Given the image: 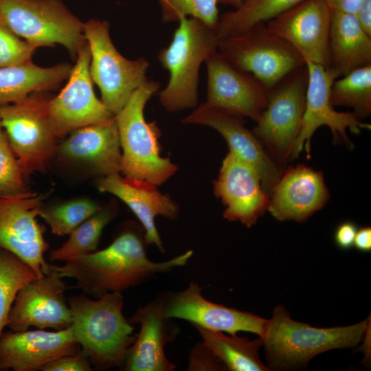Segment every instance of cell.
Instances as JSON below:
<instances>
[{"instance_id":"cell-39","label":"cell","mask_w":371,"mask_h":371,"mask_svg":"<svg viewBox=\"0 0 371 371\" xmlns=\"http://www.w3.org/2000/svg\"><path fill=\"white\" fill-rule=\"evenodd\" d=\"M353 14L363 30L371 36V0H364Z\"/></svg>"},{"instance_id":"cell-31","label":"cell","mask_w":371,"mask_h":371,"mask_svg":"<svg viewBox=\"0 0 371 371\" xmlns=\"http://www.w3.org/2000/svg\"><path fill=\"white\" fill-rule=\"evenodd\" d=\"M36 278L29 265L13 254L0 249V336L17 293Z\"/></svg>"},{"instance_id":"cell-2","label":"cell","mask_w":371,"mask_h":371,"mask_svg":"<svg viewBox=\"0 0 371 371\" xmlns=\"http://www.w3.org/2000/svg\"><path fill=\"white\" fill-rule=\"evenodd\" d=\"M67 303L74 336L92 367L123 368L136 336L123 315L122 293H106L98 298L71 295Z\"/></svg>"},{"instance_id":"cell-13","label":"cell","mask_w":371,"mask_h":371,"mask_svg":"<svg viewBox=\"0 0 371 371\" xmlns=\"http://www.w3.org/2000/svg\"><path fill=\"white\" fill-rule=\"evenodd\" d=\"M49 264L44 274L23 286L9 313L6 327L14 331L30 327L61 330L71 324V314L65 298L69 289Z\"/></svg>"},{"instance_id":"cell-36","label":"cell","mask_w":371,"mask_h":371,"mask_svg":"<svg viewBox=\"0 0 371 371\" xmlns=\"http://www.w3.org/2000/svg\"><path fill=\"white\" fill-rule=\"evenodd\" d=\"M227 367L203 341L197 343L189 355L188 371L226 370Z\"/></svg>"},{"instance_id":"cell-7","label":"cell","mask_w":371,"mask_h":371,"mask_svg":"<svg viewBox=\"0 0 371 371\" xmlns=\"http://www.w3.org/2000/svg\"><path fill=\"white\" fill-rule=\"evenodd\" d=\"M0 18L35 48L60 44L76 58L87 42L83 23L61 0H0Z\"/></svg>"},{"instance_id":"cell-16","label":"cell","mask_w":371,"mask_h":371,"mask_svg":"<svg viewBox=\"0 0 371 371\" xmlns=\"http://www.w3.org/2000/svg\"><path fill=\"white\" fill-rule=\"evenodd\" d=\"M206 103L258 121L268 89L253 74L232 64L218 51L205 60Z\"/></svg>"},{"instance_id":"cell-22","label":"cell","mask_w":371,"mask_h":371,"mask_svg":"<svg viewBox=\"0 0 371 371\" xmlns=\"http://www.w3.org/2000/svg\"><path fill=\"white\" fill-rule=\"evenodd\" d=\"M267 210L279 221L302 222L329 199L323 174L304 165L291 167L272 188Z\"/></svg>"},{"instance_id":"cell-18","label":"cell","mask_w":371,"mask_h":371,"mask_svg":"<svg viewBox=\"0 0 371 371\" xmlns=\"http://www.w3.org/2000/svg\"><path fill=\"white\" fill-rule=\"evenodd\" d=\"M182 122L207 126L219 132L229 151L256 170L263 188L269 195L282 173L259 139L245 127L244 117L204 102L185 117Z\"/></svg>"},{"instance_id":"cell-14","label":"cell","mask_w":371,"mask_h":371,"mask_svg":"<svg viewBox=\"0 0 371 371\" xmlns=\"http://www.w3.org/2000/svg\"><path fill=\"white\" fill-rule=\"evenodd\" d=\"M90 61V49L86 42L78 52L66 85L48 101V115L58 137L114 117L95 95Z\"/></svg>"},{"instance_id":"cell-37","label":"cell","mask_w":371,"mask_h":371,"mask_svg":"<svg viewBox=\"0 0 371 371\" xmlns=\"http://www.w3.org/2000/svg\"><path fill=\"white\" fill-rule=\"evenodd\" d=\"M42 371H91L93 367L80 348L75 354L62 356L47 364Z\"/></svg>"},{"instance_id":"cell-20","label":"cell","mask_w":371,"mask_h":371,"mask_svg":"<svg viewBox=\"0 0 371 371\" xmlns=\"http://www.w3.org/2000/svg\"><path fill=\"white\" fill-rule=\"evenodd\" d=\"M71 326L61 330H8L0 336V371H37L80 350Z\"/></svg>"},{"instance_id":"cell-41","label":"cell","mask_w":371,"mask_h":371,"mask_svg":"<svg viewBox=\"0 0 371 371\" xmlns=\"http://www.w3.org/2000/svg\"><path fill=\"white\" fill-rule=\"evenodd\" d=\"M353 245L357 249L363 252L371 250V228L366 226L357 229Z\"/></svg>"},{"instance_id":"cell-4","label":"cell","mask_w":371,"mask_h":371,"mask_svg":"<svg viewBox=\"0 0 371 371\" xmlns=\"http://www.w3.org/2000/svg\"><path fill=\"white\" fill-rule=\"evenodd\" d=\"M179 22L170 44L158 54L170 75L159 100L170 112L196 106L200 66L217 51L219 38L214 29L197 19L187 16Z\"/></svg>"},{"instance_id":"cell-34","label":"cell","mask_w":371,"mask_h":371,"mask_svg":"<svg viewBox=\"0 0 371 371\" xmlns=\"http://www.w3.org/2000/svg\"><path fill=\"white\" fill-rule=\"evenodd\" d=\"M24 175L4 131H0V194L25 190Z\"/></svg>"},{"instance_id":"cell-5","label":"cell","mask_w":371,"mask_h":371,"mask_svg":"<svg viewBox=\"0 0 371 371\" xmlns=\"http://www.w3.org/2000/svg\"><path fill=\"white\" fill-rule=\"evenodd\" d=\"M368 320L348 326L315 328L294 321L282 306H276L263 337L270 361L278 366L308 362L318 354L357 346L366 335Z\"/></svg>"},{"instance_id":"cell-30","label":"cell","mask_w":371,"mask_h":371,"mask_svg":"<svg viewBox=\"0 0 371 371\" xmlns=\"http://www.w3.org/2000/svg\"><path fill=\"white\" fill-rule=\"evenodd\" d=\"M330 100L334 106L353 109L359 118L371 114V65L355 69L336 78L330 88Z\"/></svg>"},{"instance_id":"cell-8","label":"cell","mask_w":371,"mask_h":371,"mask_svg":"<svg viewBox=\"0 0 371 371\" xmlns=\"http://www.w3.org/2000/svg\"><path fill=\"white\" fill-rule=\"evenodd\" d=\"M83 34L90 49L91 78L100 90L101 101L115 115L148 80L149 63L144 58L124 57L111 39L106 21L90 19L83 23Z\"/></svg>"},{"instance_id":"cell-32","label":"cell","mask_w":371,"mask_h":371,"mask_svg":"<svg viewBox=\"0 0 371 371\" xmlns=\"http://www.w3.org/2000/svg\"><path fill=\"white\" fill-rule=\"evenodd\" d=\"M101 209L102 207L91 199L78 197L47 207L43 206L39 216L53 234L65 236Z\"/></svg>"},{"instance_id":"cell-23","label":"cell","mask_w":371,"mask_h":371,"mask_svg":"<svg viewBox=\"0 0 371 371\" xmlns=\"http://www.w3.org/2000/svg\"><path fill=\"white\" fill-rule=\"evenodd\" d=\"M56 154L65 161L87 167L100 177L119 173L122 151L115 115L71 131L57 147Z\"/></svg>"},{"instance_id":"cell-40","label":"cell","mask_w":371,"mask_h":371,"mask_svg":"<svg viewBox=\"0 0 371 371\" xmlns=\"http://www.w3.org/2000/svg\"><path fill=\"white\" fill-rule=\"evenodd\" d=\"M333 11L355 14L364 0H322Z\"/></svg>"},{"instance_id":"cell-28","label":"cell","mask_w":371,"mask_h":371,"mask_svg":"<svg viewBox=\"0 0 371 371\" xmlns=\"http://www.w3.org/2000/svg\"><path fill=\"white\" fill-rule=\"evenodd\" d=\"M303 0H242L234 10L219 16L215 28L218 38L241 33L266 23Z\"/></svg>"},{"instance_id":"cell-24","label":"cell","mask_w":371,"mask_h":371,"mask_svg":"<svg viewBox=\"0 0 371 371\" xmlns=\"http://www.w3.org/2000/svg\"><path fill=\"white\" fill-rule=\"evenodd\" d=\"M96 186L100 192L113 194L126 203L140 221L147 244L155 245L161 253L165 251L155 218L157 216L171 220L177 217L179 206L170 196L149 181L119 173L100 177Z\"/></svg>"},{"instance_id":"cell-1","label":"cell","mask_w":371,"mask_h":371,"mask_svg":"<svg viewBox=\"0 0 371 371\" xmlns=\"http://www.w3.org/2000/svg\"><path fill=\"white\" fill-rule=\"evenodd\" d=\"M144 232L129 227L121 232L106 248L65 262L50 265L63 278H74L76 288L93 298L137 286L158 273L186 265L193 255L189 250L164 262H153L146 254Z\"/></svg>"},{"instance_id":"cell-15","label":"cell","mask_w":371,"mask_h":371,"mask_svg":"<svg viewBox=\"0 0 371 371\" xmlns=\"http://www.w3.org/2000/svg\"><path fill=\"white\" fill-rule=\"evenodd\" d=\"M332 12L322 0H303L265 23L294 48L305 63L328 68Z\"/></svg>"},{"instance_id":"cell-12","label":"cell","mask_w":371,"mask_h":371,"mask_svg":"<svg viewBox=\"0 0 371 371\" xmlns=\"http://www.w3.org/2000/svg\"><path fill=\"white\" fill-rule=\"evenodd\" d=\"M305 63L308 70L305 109L290 159L297 157L304 148L309 155L311 139L322 126L330 129L334 142H344L350 146L347 130L358 134L362 129L371 128L370 124L363 122L352 112H339L334 109L330 88L337 76L330 68L311 62Z\"/></svg>"},{"instance_id":"cell-25","label":"cell","mask_w":371,"mask_h":371,"mask_svg":"<svg viewBox=\"0 0 371 371\" xmlns=\"http://www.w3.org/2000/svg\"><path fill=\"white\" fill-rule=\"evenodd\" d=\"M329 49L330 68L337 78L371 65V36L353 14L333 11Z\"/></svg>"},{"instance_id":"cell-17","label":"cell","mask_w":371,"mask_h":371,"mask_svg":"<svg viewBox=\"0 0 371 371\" xmlns=\"http://www.w3.org/2000/svg\"><path fill=\"white\" fill-rule=\"evenodd\" d=\"M202 288L191 282L184 290L167 294L163 315L168 319H181L211 330L237 335L240 331L265 335L269 319L251 313L214 303L204 298Z\"/></svg>"},{"instance_id":"cell-35","label":"cell","mask_w":371,"mask_h":371,"mask_svg":"<svg viewBox=\"0 0 371 371\" xmlns=\"http://www.w3.org/2000/svg\"><path fill=\"white\" fill-rule=\"evenodd\" d=\"M35 49L0 18V67L17 66L32 61Z\"/></svg>"},{"instance_id":"cell-27","label":"cell","mask_w":371,"mask_h":371,"mask_svg":"<svg viewBox=\"0 0 371 371\" xmlns=\"http://www.w3.org/2000/svg\"><path fill=\"white\" fill-rule=\"evenodd\" d=\"M207 346L232 371H267L270 369L260 361V348L263 346L260 337L255 340L237 335L227 336L223 332L195 326Z\"/></svg>"},{"instance_id":"cell-26","label":"cell","mask_w":371,"mask_h":371,"mask_svg":"<svg viewBox=\"0 0 371 371\" xmlns=\"http://www.w3.org/2000/svg\"><path fill=\"white\" fill-rule=\"evenodd\" d=\"M71 69L67 63L42 67L32 61L0 67V104L19 102L34 92L54 89L69 78Z\"/></svg>"},{"instance_id":"cell-19","label":"cell","mask_w":371,"mask_h":371,"mask_svg":"<svg viewBox=\"0 0 371 371\" xmlns=\"http://www.w3.org/2000/svg\"><path fill=\"white\" fill-rule=\"evenodd\" d=\"M214 192L225 209L223 217L252 227L267 210L269 196L256 170L232 152L222 161Z\"/></svg>"},{"instance_id":"cell-3","label":"cell","mask_w":371,"mask_h":371,"mask_svg":"<svg viewBox=\"0 0 371 371\" xmlns=\"http://www.w3.org/2000/svg\"><path fill=\"white\" fill-rule=\"evenodd\" d=\"M159 87L158 82L148 80L115 115L122 151L120 172L125 177L156 186L164 183L177 170L170 158L160 155L159 128L144 117L145 105Z\"/></svg>"},{"instance_id":"cell-29","label":"cell","mask_w":371,"mask_h":371,"mask_svg":"<svg viewBox=\"0 0 371 371\" xmlns=\"http://www.w3.org/2000/svg\"><path fill=\"white\" fill-rule=\"evenodd\" d=\"M117 214L115 203L102 207L78 226L60 247L49 252V261L67 262L97 251L104 229Z\"/></svg>"},{"instance_id":"cell-38","label":"cell","mask_w":371,"mask_h":371,"mask_svg":"<svg viewBox=\"0 0 371 371\" xmlns=\"http://www.w3.org/2000/svg\"><path fill=\"white\" fill-rule=\"evenodd\" d=\"M357 229L356 225L350 221L339 224L334 234L336 245L342 249L352 247Z\"/></svg>"},{"instance_id":"cell-11","label":"cell","mask_w":371,"mask_h":371,"mask_svg":"<svg viewBox=\"0 0 371 371\" xmlns=\"http://www.w3.org/2000/svg\"><path fill=\"white\" fill-rule=\"evenodd\" d=\"M46 196L26 190L0 194V249L20 258L38 278L49 265L44 258L49 244L44 238V228L37 221Z\"/></svg>"},{"instance_id":"cell-10","label":"cell","mask_w":371,"mask_h":371,"mask_svg":"<svg viewBox=\"0 0 371 371\" xmlns=\"http://www.w3.org/2000/svg\"><path fill=\"white\" fill-rule=\"evenodd\" d=\"M307 83L305 63L269 89L267 105L252 130L279 161L290 159L304 112Z\"/></svg>"},{"instance_id":"cell-43","label":"cell","mask_w":371,"mask_h":371,"mask_svg":"<svg viewBox=\"0 0 371 371\" xmlns=\"http://www.w3.org/2000/svg\"><path fill=\"white\" fill-rule=\"evenodd\" d=\"M1 128H2V126H1V119H0V131H2V129H1Z\"/></svg>"},{"instance_id":"cell-42","label":"cell","mask_w":371,"mask_h":371,"mask_svg":"<svg viewBox=\"0 0 371 371\" xmlns=\"http://www.w3.org/2000/svg\"><path fill=\"white\" fill-rule=\"evenodd\" d=\"M242 0H219V3L232 5L236 8L240 4Z\"/></svg>"},{"instance_id":"cell-21","label":"cell","mask_w":371,"mask_h":371,"mask_svg":"<svg viewBox=\"0 0 371 371\" xmlns=\"http://www.w3.org/2000/svg\"><path fill=\"white\" fill-rule=\"evenodd\" d=\"M167 294L139 307L128 319L139 325V331L130 347L123 369L126 371H173L177 366L165 354V346L173 341L179 330L164 317Z\"/></svg>"},{"instance_id":"cell-9","label":"cell","mask_w":371,"mask_h":371,"mask_svg":"<svg viewBox=\"0 0 371 371\" xmlns=\"http://www.w3.org/2000/svg\"><path fill=\"white\" fill-rule=\"evenodd\" d=\"M217 51L234 65L253 74L268 89L305 65L300 54L265 23L219 38Z\"/></svg>"},{"instance_id":"cell-6","label":"cell","mask_w":371,"mask_h":371,"mask_svg":"<svg viewBox=\"0 0 371 371\" xmlns=\"http://www.w3.org/2000/svg\"><path fill=\"white\" fill-rule=\"evenodd\" d=\"M45 91L34 92L14 103L0 104L1 126L24 177L45 169L57 152Z\"/></svg>"},{"instance_id":"cell-33","label":"cell","mask_w":371,"mask_h":371,"mask_svg":"<svg viewBox=\"0 0 371 371\" xmlns=\"http://www.w3.org/2000/svg\"><path fill=\"white\" fill-rule=\"evenodd\" d=\"M164 22L179 21L183 17L197 19L215 30L219 19V0H158Z\"/></svg>"}]
</instances>
